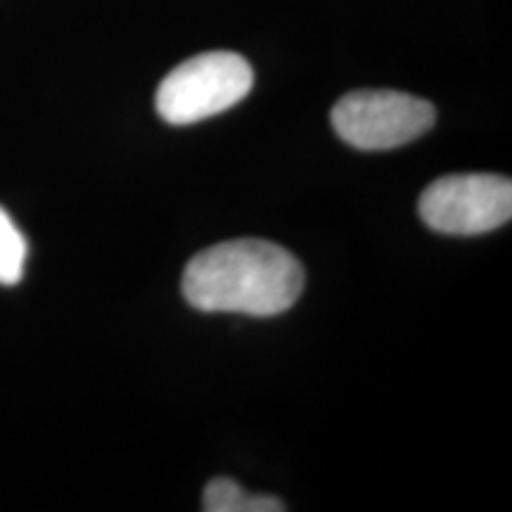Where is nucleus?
<instances>
[{"label": "nucleus", "instance_id": "1", "mask_svg": "<svg viewBox=\"0 0 512 512\" xmlns=\"http://www.w3.org/2000/svg\"><path fill=\"white\" fill-rule=\"evenodd\" d=\"M304 268L273 242L228 240L195 254L183 273V297L204 313L278 316L297 304Z\"/></svg>", "mask_w": 512, "mask_h": 512}, {"label": "nucleus", "instance_id": "2", "mask_svg": "<svg viewBox=\"0 0 512 512\" xmlns=\"http://www.w3.org/2000/svg\"><path fill=\"white\" fill-rule=\"evenodd\" d=\"M252 64L238 53L216 50L178 64L157 88V114L171 126L211 119L252 91Z\"/></svg>", "mask_w": 512, "mask_h": 512}, {"label": "nucleus", "instance_id": "3", "mask_svg": "<svg viewBox=\"0 0 512 512\" xmlns=\"http://www.w3.org/2000/svg\"><path fill=\"white\" fill-rule=\"evenodd\" d=\"M332 128L356 150H394L425 136L437 112L432 102L399 91H354L332 107Z\"/></svg>", "mask_w": 512, "mask_h": 512}, {"label": "nucleus", "instance_id": "4", "mask_svg": "<svg viewBox=\"0 0 512 512\" xmlns=\"http://www.w3.org/2000/svg\"><path fill=\"white\" fill-rule=\"evenodd\" d=\"M420 219L444 235H482L512 216V183L505 176L463 174L434 181L420 195Z\"/></svg>", "mask_w": 512, "mask_h": 512}, {"label": "nucleus", "instance_id": "5", "mask_svg": "<svg viewBox=\"0 0 512 512\" xmlns=\"http://www.w3.org/2000/svg\"><path fill=\"white\" fill-rule=\"evenodd\" d=\"M202 508L207 512H283L285 505L273 496L247 494L235 479H211L204 489Z\"/></svg>", "mask_w": 512, "mask_h": 512}, {"label": "nucleus", "instance_id": "6", "mask_svg": "<svg viewBox=\"0 0 512 512\" xmlns=\"http://www.w3.org/2000/svg\"><path fill=\"white\" fill-rule=\"evenodd\" d=\"M27 264V240L10 214L0 207V285H17Z\"/></svg>", "mask_w": 512, "mask_h": 512}]
</instances>
